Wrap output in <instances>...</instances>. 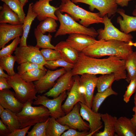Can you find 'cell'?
Returning a JSON list of instances; mask_svg holds the SVG:
<instances>
[{"mask_svg":"<svg viewBox=\"0 0 136 136\" xmlns=\"http://www.w3.org/2000/svg\"><path fill=\"white\" fill-rule=\"evenodd\" d=\"M73 76L71 70L67 71L58 79L54 86L44 95L55 98L66 90L70 91L74 83Z\"/></svg>","mask_w":136,"mask_h":136,"instance_id":"obj_15","label":"cell"},{"mask_svg":"<svg viewBox=\"0 0 136 136\" xmlns=\"http://www.w3.org/2000/svg\"><path fill=\"white\" fill-rule=\"evenodd\" d=\"M134 106L132 110L134 112L136 113V103H134Z\"/></svg>","mask_w":136,"mask_h":136,"instance_id":"obj_53","label":"cell"},{"mask_svg":"<svg viewBox=\"0 0 136 136\" xmlns=\"http://www.w3.org/2000/svg\"><path fill=\"white\" fill-rule=\"evenodd\" d=\"M117 12L121 15L118 17L117 22L120 25V31L124 33L128 34L130 32L136 31V9L132 12L134 16L126 14L125 11L122 9H117Z\"/></svg>","mask_w":136,"mask_h":136,"instance_id":"obj_21","label":"cell"},{"mask_svg":"<svg viewBox=\"0 0 136 136\" xmlns=\"http://www.w3.org/2000/svg\"><path fill=\"white\" fill-rule=\"evenodd\" d=\"M135 91H136V88H135Z\"/></svg>","mask_w":136,"mask_h":136,"instance_id":"obj_56","label":"cell"},{"mask_svg":"<svg viewBox=\"0 0 136 136\" xmlns=\"http://www.w3.org/2000/svg\"><path fill=\"white\" fill-rule=\"evenodd\" d=\"M80 106V114L83 119L89 123L90 129L87 136H91L98 131L103 127L101 121V114L94 112L86 104L79 102Z\"/></svg>","mask_w":136,"mask_h":136,"instance_id":"obj_12","label":"cell"},{"mask_svg":"<svg viewBox=\"0 0 136 136\" xmlns=\"http://www.w3.org/2000/svg\"><path fill=\"white\" fill-rule=\"evenodd\" d=\"M31 126H29L22 128H19L13 131L9 136H25Z\"/></svg>","mask_w":136,"mask_h":136,"instance_id":"obj_44","label":"cell"},{"mask_svg":"<svg viewBox=\"0 0 136 136\" xmlns=\"http://www.w3.org/2000/svg\"><path fill=\"white\" fill-rule=\"evenodd\" d=\"M55 14L58 18L60 25L55 37L74 33L85 34L95 38L97 37L98 34L93 27L88 28L77 23L69 14H62L59 9L56 11Z\"/></svg>","mask_w":136,"mask_h":136,"instance_id":"obj_5","label":"cell"},{"mask_svg":"<svg viewBox=\"0 0 136 136\" xmlns=\"http://www.w3.org/2000/svg\"><path fill=\"white\" fill-rule=\"evenodd\" d=\"M47 71L40 69H36L26 72L21 76L25 81L33 82L40 79L45 75Z\"/></svg>","mask_w":136,"mask_h":136,"instance_id":"obj_36","label":"cell"},{"mask_svg":"<svg viewBox=\"0 0 136 136\" xmlns=\"http://www.w3.org/2000/svg\"><path fill=\"white\" fill-rule=\"evenodd\" d=\"M33 102L30 101L24 104L21 110L17 113L20 124V128L45 122L50 117V112L46 107L43 105L33 107Z\"/></svg>","mask_w":136,"mask_h":136,"instance_id":"obj_4","label":"cell"},{"mask_svg":"<svg viewBox=\"0 0 136 136\" xmlns=\"http://www.w3.org/2000/svg\"><path fill=\"white\" fill-rule=\"evenodd\" d=\"M16 60L15 56L11 55L0 58V66L7 72L9 76H14L16 73L14 71V66Z\"/></svg>","mask_w":136,"mask_h":136,"instance_id":"obj_34","label":"cell"},{"mask_svg":"<svg viewBox=\"0 0 136 136\" xmlns=\"http://www.w3.org/2000/svg\"><path fill=\"white\" fill-rule=\"evenodd\" d=\"M115 131L119 136H135L136 125L131 119L125 117H121L116 120Z\"/></svg>","mask_w":136,"mask_h":136,"instance_id":"obj_22","label":"cell"},{"mask_svg":"<svg viewBox=\"0 0 136 136\" xmlns=\"http://www.w3.org/2000/svg\"><path fill=\"white\" fill-rule=\"evenodd\" d=\"M66 71L63 67L53 71L47 70L45 75L33 83L38 93H43L52 88L56 83L55 81Z\"/></svg>","mask_w":136,"mask_h":136,"instance_id":"obj_13","label":"cell"},{"mask_svg":"<svg viewBox=\"0 0 136 136\" xmlns=\"http://www.w3.org/2000/svg\"><path fill=\"white\" fill-rule=\"evenodd\" d=\"M115 81L113 73L103 75L98 77L96 86L98 92H101L111 86Z\"/></svg>","mask_w":136,"mask_h":136,"instance_id":"obj_32","label":"cell"},{"mask_svg":"<svg viewBox=\"0 0 136 136\" xmlns=\"http://www.w3.org/2000/svg\"><path fill=\"white\" fill-rule=\"evenodd\" d=\"M5 109L0 104V115L3 112Z\"/></svg>","mask_w":136,"mask_h":136,"instance_id":"obj_52","label":"cell"},{"mask_svg":"<svg viewBox=\"0 0 136 136\" xmlns=\"http://www.w3.org/2000/svg\"><path fill=\"white\" fill-rule=\"evenodd\" d=\"M49 118L45 122L36 124L30 131L28 132L27 136H46V129Z\"/></svg>","mask_w":136,"mask_h":136,"instance_id":"obj_38","label":"cell"},{"mask_svg":"<svg viewBox=\"0 0 136 136\" xmlns=\"http://www.w3.org/2000/svg\"><path fill=\"white\" fill-rule=\"evenodd\" d=\"M135 92L134 97V103H136V91H135Z\"/></svg>","mask_w":136,"mask_h":136,"instance_id":"obj_54","label":"cell"},{"mask_svg":"<svg viewBox=\"0 0 136 136\" xmlns=\"http://www.w3.org/2000/svg\"><path fill=\"white\" fill-rule=\"evenodd\" d=\"M7 79L15 91L16 97L21 103L24 104L37 99L36 94L38 92L32 82L25 81L17 73Z\"/></svg>","mask_w":136,"mask_h":136,"instance_id":"obj_6","label":"cell"},{"mask_svg":"<svg viewBox=\"0 0 136 136\" xmlns=\"http://www.w3.org/2000/svg\"><path fill=\"white\" fill-rule=\"evenodd\" d=\"M131 121L136 125V113L134 114L132 116V118L131 119Z\"/></svg>","mask_w":136,"mask_h":136,"instance_id":"obj_50","label":"cell"},{"mask_svg":"<svg viewBox=\"0 0 136 136\" xmlns=\"http://www.w3.org/2000/svg\"><path fill=\"white\" fill-rule=\"evenodd\" d=\"M133 46L136 45L116 40H100L85 47L81 52L92 58L112 56L126 60L133 52Z\"/></svg>","mask_w":136,"mask_h":136,"instance_id":"obj_2","label":"cell"},{"mask_svg":"<svg viewBox=\"0 0 136 136\" xmlns=\"http://www.w3.org/2000/svg\"><path fill=\"white\" fill-rule=\"evenodd\" d=\"M74 64L67 62L62 58L52 61H46L44 66L51 70H54L58 67L64 68L66 71L72 70L74 65Z\"/></svg>","mask_w":136,"mask_h":136,"instance_id":"obj_37","label":"cell"},{"mask_svg":"<svg viewBox=\"0 0 136 136\" xmlns=\"http://www.w3.org/2000/svg\"><path fill=\"white\" fill-rule=\"evenodd\" d=\"M129 83L123 96V100L126 103L128 102L131 96L135 91L136 78L131 80Z\"/></svg>","mask_w":136,"mask_h":136,"instance_id":"obj_42","label":"cell"},{"mask_svg":"<svg viewBox=\"0 0 136 136\" xmlns=\"http://www.w3.org/2000/svg\"><path fill=\"white\" fill-rule=\"evenodd\" d=\"M74 76V83L71 89L67 93V96L61 108L66 114L69 113L77 103L80 102L86 104L84 97L79 90L80 77L78 75Z\"/></svg>","mask_w":136,"mask_h":136,"instance_id":"obj_14","label":"cell"},{"mask_svg":"<svg viewBox=\"0 0 136 136\" xmlns=\"http://www.w3.org/2000/svg\"><path fill=\"white\" fill-rule=\"evenodd\" d=\"M117 93L114 91L111 86L101 92H97L94 96L91 109L94 112L98 113L99 109L105 99L112 95H117Z\"/></svg>","mask_w":136,"mask_h":136,"instance_id":"obj_29","label":"cell"},{"mask_svg":"<svg viewBox=\"0 0 136 136\" xmlns=\"http://www.w3.org/2000/svg\"><path fill=\"white\" fill-rule=\"evenodd\" d=\"M12 131L0 120V136H9Z\"/></svg>","mask_w":136,"mask_h":136,"instance_id":"obj_45","label":"cell"},{"mask_svg":"<svg viewBox=\"0 0 136 136\" xmlns=\"http://www.w3.org/2000/svg\"><path fill=\"white\" fill-rule=\"evenodd\" d=\"M103 18L104 28L99 29L97 31L98 34V40H116L136 45V43L132 41L133 37L131 34L125 33L116 28L113 24L108 15H105Z\"/></svg>","mask_w":136,"mask_h":136,"instance_id":"obj_7","label":"cell"},{"mask_svg":"<svg viewBox=\"0 0 136 136\" xmlns=\"http://www.w3.org/2000/svg\"><path fill=\"white\" fill-rule=\"evenodd\" d=\"M37 98L33 102L34 105H43L49 110L50 116L57 119L66 115L61 108L62 103L67 97L66 91L58 97L51 99L43 95L37 96Z\"/></svg>","mask_w":136,"mask_h":136,"instance_id":"obj_9","label":"cell"},{"mask_svg":"<svg viewBox=\"0 0 136 136\" xmlns=\"http://www.w3.org/2000/svg\"><path fill=\"white\" fill-rule=\"evenodd\" d=\"M89 133V132L87 131H82V132H80L77 131L75 129L70 128L67 131L64 132L61 136H87Z\"/></svg>","mask_w":136,"mask_h":136,"instance_id":"obj_43","label":"cell"},{"mask_svg":"<svg viewBox=\"0 0 136 136\" xmlns=\"http://www.w3.org/2000/svg\"><path fill=\"white\" fill-rule=\"evenodd\" d=\"M62 0H61V1H62Z\"/></svg>","mask_w":136,"mask_h":136,"instance_id":"obj_57","label":"cell"},{"mask_svg":"<svg viewBox=\"0 0 136 136\" xmlns=\"http://www.w3.org/2000/svg\"><path fill=\"white\" fill-rule=\"evenodd\" d=\"M36 69L47 70L44 66L36 63L27 62L19 64L17 67V73L21 75L26 72Z\"/></svg>","mask_w":136,"mask_h":136,"instance_id":"obj_40","label":"cell"},{"mask_svg":"<svg viewBox=\"0 0 136 136\" xmlns=\"http://www.w3.org/2000/svg\"><path fill=\"white\" fill-rule=\"evenodd\" d=\"M135 9H136V5L135 6Z\"/></svg>","mask_w":136,"mask_h":136,"instance_id":"obj_55","label":"cell"},{"mask_svg":"<svg viewBox=\"0 0 136 136\" xmlns=\"http://www.w3.org/2000/svg\"><path fill=\"white\" fill-rule=\"evenodd\" d=\"M74 3H81L89 6L92 11L95 9L98 10L101 17L108 15L109 17L117 12V5L114 0H71Z\"/></svg>","mask_w":136,"mask_h":136,"instance_id":"obj_11","label":"cell"},{"mask_svg":"<svg viewBox=\"0 0 136 136\" xmlns=\"http://www.w3.org/2000/svg\"><path fill=\"white\" fill-rule=\"evenodd\" d=\"M56 120L61 124L67 125L71 128L83 131L90 129L89 124L84 121L81 117L77 103L69 113Z\"/></svg>","mask_w":136,"mask_h":136,"instance_id":"obj_10","label":"cell"},{"mask_svg":"<svg viewBox=\"0 0 136 136\" xmlns=\"http://www.w3.org/2000/svg\"><path fill=\"white\" fill-rule=\"evenodd\" d=\"M14 53L16 57V61L19 64L29 62L44 66L46 63L39 49L35 46H19L17 48Z\"/></svg>","mask_w":136,"mask_h":136,"instance_id":"obj_8","label":"cell"},{"mask_svg":"<svg viewBox=\"0 0 136 136\" xmlns=\"http://www.w3.org/2000/svg\"><path fill=\"white\" fill-rule=\"evenodd\" d=\"M62 59L69 63L75 64L77 62L79 53L68 44L66 41H61L55 46Z\"/></svg>","mask_w":136,"mask_h":136,"instance_id":"obj_23","label":"cell"},{"mask_svg":"<svg viewBox=\"0 0 136 136\" xmlns=\"http://www.w3.org/2000/svg\"><path fill=\"white\" fill-rule=\"evenodd\" d=\"M41 52L46 61H52L62 58L59 52L51 48L42 49Z\"/></svg>","mask_w":136,"mask_h":136,"instance_id":"obj_41","label":"cell"},{"mask_svg":"<svg viewBox=\"0 0 136 136\" xmlns=\"http://www.w3.org/2000/svg\"><path fill=\"white\" fill-rule=\"evenodd\" d=\"M95 38L82 33L69 34L66 42L79 53L81 52L86 47L97 41Z\"/></svg>","mask_w":136,"mask_h":136,"instance_id":"obj_20","label":"cell"},{"mask_svg":"<svg viewBox=\"0 0 136 136\" xmlns=\"http://www.w3.org/2000/svg\"><path fill=\"white\" fill-rule=\"evenodd\" d=\"M53 0H38L32 5L33 11L37 15V19L42 21L48 17H51L58 20L55 14L56 11L59 9L51 5L50 2Z\"/></svg>","mask_w":136,"mask_h":136,"instance_id":"obj_17","label":"cell"},{"mask_svg":"<svg viewBox=\"0 0 136 136\" xmlns=\"http://www.w3.org/2000/svg\"><path fill=\"white\" fill-rule=\"evenodd\" d=\"M55 19L48 17L41 21L37 26V29L44 34L47 32H53L56 31L57 24Z\"/></svg>","mask_w":136,"mask_h":136,"instance_id":"obj_33","label":"cell"},{"mask_svg":"<svg viewBox=\"0 0 136 136\" xmlns=\"http://www.w3.org/2000/svg\"><path fill=\"white\" fill-rule=\"evenodd\" d=\"M101 119L103 122L104 127L103 131L96 132L93 135L95 136H113L115 135V127L117 119L107 113L101 114Z\"/></svg>","mask_w":136,"mask_h":136,"instance_id":"obj_25","label":"cell"},{"mask_svg":"<svg viewBox=\"0 0 136 136\" xmlns=\"http://www.w3.org/2000/svg\"><path fill=\"white\" fill-rule=\"evenodd\" d=\"M125 60L115 56L103 59L92 58L81 52L71 70L73 76L84 74L102 75L113 73L115 81L126 79Z\"/></svg>","mask_w":136,"mask_h":136,"instance_id":"obj_1","label":"cell"},{"mask_svg":"<svg viewBox=\"0 0 136 136\" xmlns=\"http://www.w3.org/2000/svg\"><path fill=\"white\" fill-rule=\"evenodd\" d=\"M2 122L12 131L20 128V124L17 113L11 110L5 109L0 115Z\"/></svg>","mask_w":136,"mask_h":136,"instance_id":"obj_27","label":"cell"},{"mask_svg":"<svg viewBox=\"0 0 136 136\" xmlns=\"http://www.w3.org/2000/svg\"><path fill=\"white\" fill-rule=\"evenodd\" d=\"M0 104L16 113L21 110L24 105L16 98L15 92L9 89L0 90Z\"/></svg>","mask_w":136,"mask_h":136,"instance_id":"obj_18","label":"cell"},{"mask_svg":"<svg viewBox=\"0 0 136 136\" xmlns=\"http://www.w3.org/2000/svg\"><path fill=\"white\" fill-rule=\"evenodd\" d=\"M61 1L59 9L61 13H67L76 21H79L80 24L87 27L91 24L103 23V18L99 12L94 13L87 11L76 5L71 0Z\"/></svg>","mask_w":136,"mask_h":136,"instance_id":"obj_3","label":"cell"},{"mask_svg":"<svg viewBox=\"0 0 136 136\" xmlns=\"http://www.w3.org/2000/svg\"><path fill=\"white\" fill-rule=\"evenodd\" d=\"M9 76L8 74H7L4 73L3 69L0 66V77L7 78Z\"/></svg>","mask_w":136,"mask_h":136,"instance_id":"obj_49","label":"cell"},{"mask_svg":"<svg viewBox=\"0 0 136 136\" xmlns=\"http://www.w3.org/2000/svg\"><path fill=\"white\" fill-rule=\"evenodd\" d=\"M6 4L19 16L22 24L24 22L25 14L21 2L19 0H1Z\"/></svg>","mask_w":136,"mask_h":136,"instance_id":"obj_35","label":"cell"},{"mask_svg":"<svg viewBox=\"0 0 136 136\" xmlns=\"http://www.w3.org/2000/svg\"><path fill=\"white\" fill-rule=\"evenodd\" d=\"M97 79L98 77L96 75L92 74H84L80 77V83L83 85L86 89V93L84 96L86 104L91 108Z\"/></svg>","mask_w":136,"mask_h":136,"instance_id":"obj_19","label":"cell"},{"mask_svg":"<svg viewBox=\"0 0 136 136\" xmlns=\"http://www.w3.org/2000/svg\"><path fill=\"white\" fill-rule=\"evenodd\" d=\"M79 90L82 95L84 97L86 93V89L85 87L82 85L80 84L79 87Z\"/></svg>","mask_w":136,"mask_h":136,"instance_id":"obj_48","label":"cell"},{"mask_svg":"<svg viewBox=\"0 0 136 136\" xmlns=\"http://www.w3.org/2000/svg\"><path fill=\"white\" fill-rule=\"evenodd\" d=\"M21 2L23 6L25 5L28 2V0H19Z\"/></svg>","mask_w":136,"mask_h":136,"instance_id":"obj_51","label":"cell"},{"mask_svg":"<svg viewBox=\"0 0 136 136\" xmlns=\"http://www.w3.org/2000/svg\"><path fill=\"white\" fill-rule=\"evenodd\" d=\"M117 5L122 7L128 6L129 2L132 0H114Z\"/></svg>","mask_w":136,"mask_h":136,"instance_id":"obj_47","label":"cell"},{"mask_svg":"<svg viewBox=\"0 0 136 136\" xmlns=\"http://www.w3.org/2000/svg\"><path fill=\"white\" fill-rule=\"evenodd\" d=\"M70 128L68 126L62 125L56 119L49 117L46 129V136H60L66 130Z\"/></svg>","mask_w":136,"mask_h":136,"instance_id":"obj_28","label":"cell"},{"mask_svg":"<svg viewBox=\"0 0 136 136\" xmlns=\"http://www.w3.org/2000/svg\"><path fill=\"white\" fill-rule=\"evenodd\" d=\"M20 42V38L18 36L15 38L10 44L4 47L0 51V58L11 56L15 51Z\"/></svg>","mask_w":136,"mask_h":136,"instance_id":"obj_39","label":"cell"},{"mask_svg":"<svg viewBox=\"0 0 136 136\" xmlns=\"http://www.w3.org/2000/svg\"><path fill=\"white\" fill-rule=\"evenodd\" d=\"M0 23H9L13 25L23 24L18 15L6 4L0 7Z\"/></svg>","mask_w":136,"mask_h":136,"instance_id":"obj_24","label":"cell"},{"mask_svg":"<svg viewBox=\"0 0 136 136\" xmlns=\"http://www.w3.org/2000/svg\"><path fill=\"white\" fill-rule=\"evenodd\" d=\"M34 33L37 41L36 47L39 49L49 48L56 50L55 47L51 43L52 36L50 33L48 35H44L37 28L35 29Z\"/></svg>","mask_w":136,"mask_h":136,"instance_id":"obj_30","label":"cell"},{"mask_svg":"<svg viewBox=\"0 0 136 136\" xmlns=\"http://www.w3.org/2000/svg\"><path fill=\"white\" fill-rule=\"evenodd\" d=\"M11 87L8 83L7 78L0 77V90L10 89Z\"/></svg>","mask_w":136,"mask_h":136,"instance_id":"obj_46","label":"cell"},{"mask_svg":"<svg viewBox=\"0 0 136 136\" xmlns=\"http://www.w3.org/2000/svg\"><path fill=\"white\" fill-rule=\"evenodd\" d=\"M125 69L127 72L126 80L129 83L136 78V51H133L125 60Z\"/></svg>","mask_w":136,"mask_h":136,"instance_id":"obj_31","label":"cell"},{"mask_svg":"<svg viewBox=\"0 0 136 136\" xmlns=\"http://www.w3.org/2000/svg\"><path fill=\"white\" fill-rule=\"evenodd\" d=\"M32 3L29 5L27 14L25 16L22 25L23 32L20 38V46H27L26 40L29 32L31 26L33 21L37 16L36 14L34 13L32 10Z\"/></svg>","mask_w":136,"mask_h":136,"instance_id":"obj_26","label":"cell"},{"mask_svg":"<svg viewBox=\"0 0 136 136\" xmlns=\"http://www.w3.org/2000/svg\"><path fill=\"white\" fill-rule=\"evenodd\" d=\"M23 24L13 25L7 23L0 24V48L4 47L11 40L22 36L23 32Z\"/></svg>","mask_w":136,"mask_h":136,"instance_id":"obj_16","label":"cell"}]
</instances>
